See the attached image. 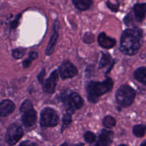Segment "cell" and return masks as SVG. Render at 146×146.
Instances as JSON below:
<instances>
[{"label":"cell","instance_id":"6da1fadb","mask_svg":"<svg viewBox=\"0 0 146 146\" xmlns=\"http://www.w3.org/2000/svg\"><path fill=\"white\" fill-rule=\"evenodd\" d=\"M142 43V30L139 27L127 29L121 34L119 48L124 54L133 55L139 51Z\"/></svg>","mask_w":146,"mask_h":146},{"label":"cell","instance_id":"7a4b0ae2","mask_svg":"<svg viewBox=\"0 0 146 146\" xmlns=\"http://www.w3.org/2000/svg\"><path fill=\"white\" fill-rule=\"evenodd\" d=\"M112 86L113 81L110 78H107L102 82H90L86 87L88 100L93 103L97 102L99 97L110 91Z\"/></svg>","mask_w":146,"mask_h":146},{"label":"cell","instance_id":"3957f363","mask_svg":"<svg viewBox=\"0 0 146 146\" xmlns=\"http://www.w3.org/2000/svg\"><path fill=\"white\" fill-rule=\"evenodd\" d=\"M135 96L136 92L133 88L127 84H123L117 90L115 98L117 103L120 106L126 108L132 104Z\"/></svg>","mask_w":146,"mask_h":146},{"label":"cell","instance_id":"277c9868","mask_svg":"<svg viewBox=\"0 0 146 146\" xmlns=\"http://www.w3.org/2000/svg\"><path fill=\"white\" fill-rule=\"evenodd\" d=\"M58 116L54 109L46 107L40 112V124L42 127H53L58 124Z\"/></svg>","mask_w":146,"mask_h":146},{"label":"cell","instance_id":"5b68a950","mask_svg":"<svg viewBox=\"0 0 146 146\" xmlns=\"http://www.w3.org/2000/svg\"><path fill=\"white\" fill-rule=\"evenodd\" d=\"M23 135V129L20 125L14 123L7 128L6 135V141L9 145H15L22 138Z\"/></svg>","mask_w":146,"mask_h":146},{"label":"cell","instance_id":"8992f818","mask_svg":"<svg viewBox=\"0 0 146 146\" xmlns=\"http://www.w3.org/2000/svg\"><path fill=\"white\" fill-rule=\"evenodd\" d=\"M64 101L67 105V111L70 114L74 113L76 110L80 108L83 104V100L76 92H72L64 98Z\"/></svg>","mask_w":146,"mask_h":146},{"label":"cell","instance_id":"52a82bcc","mask_svg":"<svg viewBox=\"0 0 146 146\" xmlns=\"http://www.w3.org/2000/svg\"><path fill=\"white\" fill-rule=\"evenodd\" d=\"M59 72L60 77L63 79L73 78L78 74V70L75 66L67 60L63 61L60 66Z\"/></svg>","mask_w":146,"mask_h":146},{"label":"cell","instance_id":"ba28073f","mask_svg":"<svg viewBox=\"0 0 146 146\" xmlns=\"http://www.w3.org/2000/svg\"><path fill=\"white\" fill-rule=\"evenodd\" d=\"M58 80V72L57 70H54L52 72L50 76L46 79L45 82L43 83V91L52 94L54 92L55 88Z\"/></svg>","mask_w":146,"mask_h":146},{"label":"cell","instance_id":"9c48e42d","mask_svg":"<svg viewBox=\"0 0 146 146\" xmlns=\"http://www.w3.org/2000/svg\"><path fill=\"white\" fill-rule=\"evenodd\" d=\"M59 30V22L58 20H55L53 24L54 33L51 36L50 40L48 43L47 48L46 49V54L47 55H51L54 50L56 43V40L58 38V31Z\"/></svg>","mask_w":146,"mask_h":146},{"label":"cell","instance_id":"30bf717a","mask_svg":"<svg viewBox=\"0 0 146 146\" xmlns=\"http://www.w3.org/2000/svg\"><path fill=\"white\" fill-rule=\"evenodd\" d=\"M22 121L25 127H29L33 125L36 120V113L34 108L22 112Z\"/></svg>","mask_w":146,"mask_h":146},{"label":"cell","instance_id":"8fae6325","mask_svg":"<svg viewBox=\"0 0 146 146\" xmlns=\"http://www.w3.org/2000/svg\"><path fill=\"white\" fill-rule=\"evenodd\" d=\"M113 137V133L112 131L102 129L95 145L97 146L109 145L112 142Z\"/></svg>","mask_w":146,"mask_h":146},{"label":"cell","instance_id":"7c38bea8","mask_svg":"<svg viewBox=\"0 0 146 146\" xmlns=\"http://www.w3.org/2000/svg\"><path fill=\"white\" fill-rule=\"evenodd\" d=\"M98 42L99 45L104 48L109 49L116 44V40L106 35L104 32L100 33L98 36Z\"/></svg>","mask_w":146,"mask_h":146},{"label":"cell","instance_id":"4fadbf2b","mask_svg":"<svg viewBox=\"0 0 146 146\" xmlns=\"http://www.w3.org/2000/svg\"><path fill=\"white\" fill-rule=\"evenodd\" d=\"M133 10L135 20L138 22H142L145 16L146 3L143 2L135 4L133 7Z\"/></svg>","mask_w":146,"mask_h":146},{"label":"cell","instance_id":"5bb4252c","mask_svg":"<svg viewBox=\"0 0 146 146\" xmlns=\"http://www.w3.org/2000/svg\"><path fill=\"white\" fill-rule=\"evenodd\" d=\"M15 109L14 103L8 99L4 100L0 103V116H6L11 114Z\"/></svg>","mask_w":146,"mask_h":146},{"label":"cell","instance_id":"9a60e30c","mask_svg":"<svg viewBox=\"0 0 146 146\" xmlns=\"http://www.w3.org/2000/svg\"><path fill=\"white\" fill-rule=\"evenodd\" d=\"M75 8L80 11H85L90 9L92 4V0H71Z\"/></svg>","mask_w":146,"mask_h":146},{"label":"cell","instance_id":"2e32d148","mask_svg":"<svg viewBox=\"0 0 146 146\" xmlns=\"http://www.w3.org/2000/svg\"><path fill=\"white\" fill-rule=\"evenodd\" d=\"M133 76L136 80L141 83L143 84H146V68L145 67H141L135 70Z\"/></svg>","mask_w":146,"mask_h":146},{"label":"cell","instance_id":"e0dca14e","mask_svg":"<svg viewBox=\"0 0 146 146\" xmlns=\"http://www.w3.org/2000/svg\"><path fill=\"white\" fill-rule=\"evenodd\" d=\"M133 133L137 137H142L145 132V127L143 124H137L133 127Z\"/></svg>","mask_w":146,"mask_h":146},{"label":"cell","instance_id":"ac0fdd59","mask_svg":"<svg viewBox=\"0 0 146 146\" xmlns=\"http://www.w3.org/2000/svg\"><path fill=\"white\" fill-rule=\"evenodd\" d=\"M103 125L104 127L107 128H111L116 125L115 119L111 116H106L103 119Z\"/></svg>","mask_w":146,"mask_h":146},{"label":"cell","instance_id":"d6986e66","mask_svg":"<svg viewBox=\"0 0 146 146\" xmlns=\"http://www.w3.org/2000/svg\"><path fill=\"white\" fill-rule=\"evenodd\" d=\"M38 57V52L36 51H31L29 54V56L22 63V66L24 68L29 67L32 61L34 59H35Z\"/></svg>","mask_w":146,"mask_h":146},{"label":"cell","instance_id":"ffe728a7","mask_svg":"<svg viewBox=\"0 0 146 146\" xmlns=\"http://www.w3.org/2000/svg\"><path fill=\"white\" fill-rule=\"evenodd\" d=\"M111 62V56L110 54L108 53L103 54L99 63V68H102L110 64Z\"/></svg>","mask_w":146,"mask_h":146},{"label":"cell","instance_id":"44dd1931","mask_svg":"<svg viewBox=\"0 0 146 146\" xmlns=\"http://www.w3.org/2000/svg\"><path fill=\"white\" fill-rule=\"evenodd\" d=\"M71 121H72L71 115L67 112L66 114L64 115L63 117V124L61 128V132H63L70 124Z\"/></svg>","mask_w":146,"mask_h":146},{"label":"cell","instance_id":"7402d4cb","mask_svg":"<svg viewBox=\"0 0 146 146\" xmlns=\"http://www.w3.org/2000/svg\"><path fill=\"white\" fill-rule=\"evenodd\" d=\"M84 138L87 143H92L96 140V136L93 132L87 131L84 135Z\"/></svg>","mask_w":146,"mask_h":146},{"label":"cell","instance_id":"603a6c76","mask_svg":"<svg viewBox=\"0 0 146 146\" xmlns=\"http://www.w3.org/2000/svg\"><path fill=\"white\" fill-rule=\"evenodd\" d=\"M25 50L23 48H18L14 49L12 52L13 56L15 59L21 58L25 54Z\"/></svg>","mask_w":146,"mask_h":146},{"label":"cell","instance_id":"cb8c5ba5","mask_svg":"<svg viewBox=\"0 0 146 146\" xmlns=\"http://www.w3.org/2000/svg\"><path fill=\"white\" fill-rule=\"evenodd\" d=\"M106 5L107 7L112 11L114 13H116L118 11L120 6V3L117 2V3H113L110 1H107L106 2Z\"/></svg>","mask_w":146,"mask_h":146},{"label":"cell","instance_id":"d4e9b609","mask_svg":"<svg viewBox=\"0 0 146 146\" xmlns=\"http://www.w3.org/2000/svg\"><path fill=\"white\" fill-rule=\"evenodd\" d=\"M94 35L90 32H86L83 36V40L86 43H91L94 42Z\"/></svg>","mask_w":146,"mask_h":146},{"label":"cell","instance_id":"484cf974","mask_svg":"<svg viewBox=\"0 0 146 146\" xmlns=\"http://www.w3.org/2000/svg\"><path fill=\"white\" fill-rule=\"evenodd\" d=\"M31 108H33V106L31 101L29 100H26L22 103V104L21 106L20 112L22 113L25 111L29 110Z\"/></svg>","mask_w":146,"mask_h":146},{"label":"cell","instance_id":"4316f807","mask_svg":"<svg viewBox=\"0 0 146 146\" xmlns=\"http://www.w3.org/2000/svg\"><path fill=\"white\" fill-rule=\"evenodd\" d=\"M133 14H132V12H130L125 16V17L123 19V22L126 26H129L132 25L133 22Z\"/></svg>","mask_w":146,"mask_h":146},{"label":"cell","instance_id":"83f0119b","mask_svg":"<svg viewBox=\"0 0 146 146\" xmlns=\"http://www.w3.org/2000/svg\"><path fill=\"white\" fill-rule=\"evenodd\" d=\"M21 15L22 14H18V15H16L15 19L11 21L10 22V27L11 29H15L19 25V19L21 17Z\"/></svg>","mask_w":146,"mask_h":146},{"label":"cell","instance_id":"f1b7e54d","mask_svg":"<svg viewBox=\"0 0 146 146\" xmlns=\"http://www.w3.org/2000/svg\"><path fill=\"white\" fill-rule=\"evenodd\" d=\"M45 73H46V71H45V69L44 68H43L40 72H39V74L37 75V79H38V80L39 81V82L41 84H42L43 83V79H44V77L45 76Z\"/></svg>","mask_w":146,"mask_h":146},{"label":"cell","instance_id":"f546056e","mask_svg":"<svg viewBox=\"0 0 146 146\" xmlns=\"http://www.w3.org/2000/svg\"><path fill=\"white\" fill-rule=\"evenodd\" d=\"M36 145V144L35 143H31L29 141H25L20 144V145Z\"/></svg>","mask_w":146,"mask_h":146},{"label":"cell","instance_id":"4dcf8cb0","mask_svg":"<svg viewBox=\"0 0 146 146\" xmlns=\"http://www.w3.org/2000/svg\"><path fill=\"white\" fill-rule=\"evenodd\" d=\"M116 1H117V2L120 3V2H122V1H124V0H116Z\"/></svg>","mask_w":146,"mask_h":146},{"label":"cell","instance_id":"1f68e13d","mask_svg":"<svg viewBox=\"0 0 146 146\" xmlns=\"http://www.w3.org/2000/svg\"><path fill=\"white\" fill-rule=\"evenodd\" d=\"M144 144H145V141H144V142L143 143H141L140 145H144Z\"/></svg>","mask_w":146,"mask_h":146}]
</instances>
